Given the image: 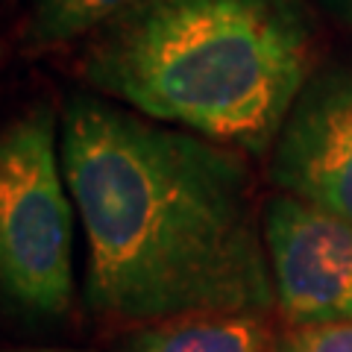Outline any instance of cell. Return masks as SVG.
<instances>
[{
    "label": "cell",
    "mask_w": 352,
    "mask_h": 352,
    "mask_svg": "<svg viewBox=\"0 0 352 352\" xmlns=\"http://www.w3.org/2000/svg\"><path fill=\"white\" fill-rule=\"evenodd\" d=\"M141 0H30L27 44L36 50L59 47L74 38L94 36Z\"/></svg>",
    "instance_id": "obj_7"
},
{
    "label": "cell",
    "mask_w": 352,
    "mask_h": 352,
    "mask_svg": "<svg viewBox=\"0 0 352 352\" xmlns=\"http://www.w3.org/2000/svg\"><path fill=\"white\" fill-rule=\"evenodd\" d=\"M279 194L352 220V62L317 65L267 153Z\"/></svg>",
    "instance_id": "obj_5"
},
{
    "label": "cell",
    "mask_w": 352,
    "mask_h": 352,
    "mask_svg": "<svg viewBox=\"0 0 352 352\" xmlns=\"http://www.w3.org/2000/svg\"><path fill=\"white\" fill-rule=\"evenodd\" d=\"M62 164L85 235V302L118 323L276 308L244 153L76 91Z\"/></svg>",
    "instance_id": "obj_1"
},
{
    "label": "cell",
    "mask_w": 352,
    "mask_h": 352,
    "mask_svg": "<svg viewBox=\"0 0 352 352\" xmlns=\"http://www.w3.org/2000/svg\"><path fill=\"white\" fill-rule=\"evenodd\" d=\"M118 352H276L261 314H191L129 332Z\"/></svg>",
    "instance_id": "obj_6"
},
{
    "label": "cell",
    "mask_w": 352,
    "mask_h": 352,
    "mask_svg": "<svg viewBox=\"0 0 352 352\" xmlns=\"http://www.w3.org/2000/svg\"><path fill=\"white\" fill-rule=\"evenodd\" d=\"M94 94L168 126L267 156L317 68L300 0H141L88 36Z\"/></svg>",
    "instance_id": "obj_2"
},
{
    "label": "cell",
    "mask_w": 352,
    "mask_h": 352,
    "mask_svg": "<svg viewBox=\"0 0 352 352\" xmlns=\"http://www.w3.org/2000/svg\"><path fill=\"white\" fill-rule=\"evenodd\" d=\"M15 352H71V349H15Z\"/></svg>",
    "instance_id": "obj_10"
},
{
    "label": "cell",
    "mask_w": 352,
    "mask_h": 352,
    "mask_svg": "<svg viewBox=\"0 0 352 352\" xmlns=\"http://www.w3.org/2000/svg\"><path fill=\"white\" fill-rule=\"evenodd\" d=\"M74 197L50 106L0 126V294L41 317L74 300Z\"/></svg>",
    "instance_id": "obj_3"
},
{
    "label": "cell",
    "mask_w": 352,
    "mask_h": 352,
    "mask_svg": "<svg viewBox=\"0 0 352 352\" xmlns=\"http://www.w3.org/2000/svg\"><path fill=\"white\" fill-rule=\"evenodd\" d=\"M261 232L285 323L352 320V220L273 194L261 206Z\"/></svg>",
    "instance_id": "obj_4"
},
{
    "label": "cell",
    "mask_w": 352,
    "mask_h": 352,
    "mask_svg": "<svg viewBox=\"0 0 352 352\" xmlns=\"http://www.w3.org/2000/svg\"><path fill=\"white\" fill-rule=\"evenodd\" d=\"M329 9H335L340 18H349L352 21V0H326Z\"/></svg>",
    "instance_id": "obj_9"
},
{
    "label": "cell",
    "mask_w": 352,
    "mask_h": 352,
    "mask_svg": "<svg viewBox=\"0 0 352 352\" xmlns=\"http://www.w3.org/2000/svg\"><path fill=\"white\" fill-rule=\"evenodd\" d=\"M276 352H352V320L291 326L276 338Z\"/></svg>",
    "instance_id": "obj_8"
}]
</instances>
